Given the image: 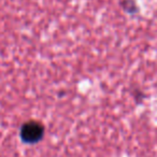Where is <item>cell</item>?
Wrapping results in <instances>:
<instances>
[{
    "mask_svg": "<svg viewBox=\"0 0 157 157\" xmlns=\"http://www.w3.org/2000/svg\"><path fill=\"white\" fill-rule=\"evenodd\" d=\"M43 135L44 127L35 121L25 123L21 128V138L26 143H36L43 138Z\"/></svg>",
    "mask_w": 157,
    "mask_h": 157,
    "instance_id": "cell-1",
    "label": "cell"
}]
</instances>
